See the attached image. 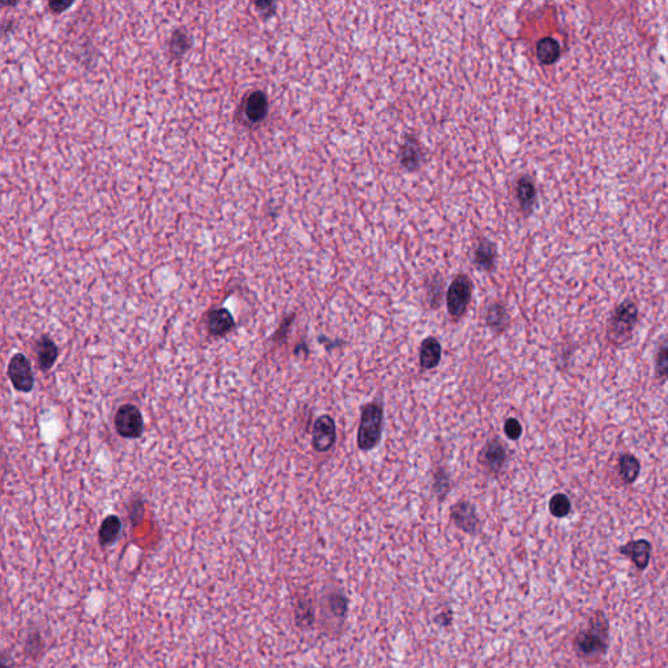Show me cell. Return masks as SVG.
I'll return each mask as SVG.
<instances>
[{
	"label": "cell",
	"mask_w": 668,
	"mask_h": 668,
	"mask_svg": "<svg viewBox=\"0 0 668 668\" xmlns=\"http://www.w3.org/2000/svg\"><path fill=\"white\" fill-rule=\"evenodd\" d=\"M384 412L383 407L377 403H367L362 407L359 429H358V446L360 451L374 449L381 440Z\"/></svg>",
	"instance_id": "obj_2"
},
{
	"label": "cell",
	"mask_w": 668,
	"mask_h": 668,
	"mask_svg": "<svg viewBox=\"0 0 668 668\" xmlns=\"http://www.w3.org/2000/svg\"><path fill=\"white\" fill-rule=\"evenodd\" d=\"M59 349L56 343L52 341L50 337L42 335L37 342V359L38 366L42 371H49L52 369L55 362L58 359Z\"/></svg>",
	"instance_id": "obj_14"
},
{
	"label": "cell",
	"mask_w": 668,
	"mask_h": 668,
	"mask_svg": "<svg viewBox=\"0 0 668 668\" xmlns=\"http://www.w3.org/2000/svg\"><path fill=\"white\" fill-rule=\"evenodd\" d=\"M269 110L268 97L261 90H255L249 93L244 102V117L249 123H260L266 119Z\"/></svg>",
	"instance_id": "obj_11"
},
{
	"label": "cell",
	"mask_w": 668,
	"mask_h": 668,
	"mask_svg": "<svg viewBox=\"0 0 668 668\" xmlns=\"http://www.w3.org/2000/svg\"><path fill=\"white\" fill-rule=\"evenodd\" d=\"M7 374H8L12 386L18 392H21V393L32 392L35 386V375L32 371L30 362L24 354L18 352L11 358Z\"/></svg>",
	"instance_id": "obj_6"
},
{
	"label": "cell",
	"mask_w": 668,
	"mask_h": 668,
	"mask_svg": "<svg viewBox=\"0 0 668 668\" xmlns=\"http://www.w3.org/2000/svg\"><path fill=\"white\" fill-rule=\"evenodd\" d=\"M451 487H452L451 486V477H449L448 472L444 467L437 469L435 474H434V492H435V495L440 501L443 499H446V494L449 492Z\"/></svg>",
	"instance_id": "obj_24"
},
{
	"label": "cell",
	"mask_w": 668,
	"mask_h": 668,
	"mask_svg": "<svg viewBox=\"0 0 668 668\" xmlns=\"http://www.w3.org/2000/svg\"><path fill=\"white\" fill-rule=\"evenodd\" d=\"M114 426L120 436L138 439L144 434V418L135 405H121L114 417Z\"/></svg>",
	"instance_id": "obj_5"
},
{
	"label": "cell",
	"mask_w": 668,
	"mask_h": 668,
	"mask_svg": "<svg viewBox=\"0 0 668 668\" xmlns=\"http://www.w3.org/2000/svg\"><path fill=\"white\" fill-rule=\"evenodd\" d=\"M561 54V46L552 37L542 38L537 44V56L542 64H554Z\"/></svg>",
	"instance_id": "obj_18"
},
{
	"label": "cell",
	"mask_w": 668,
	"mask_h": 668,
	"mask_svg": "<svg viewBox=\"0 0 668 668\" xmlns=\"http://www.w3.org/2000/svg\"><path fill=\"white\" fill-rule=\"evenodd\" d=\"M619 551L621 555L629 557L637 569L645 571L649 566L651 556V543L649 540H631L629 543L621 546Z\"/></svg>",
	"instance_id": "obj_10"
},
{
	"label": "cell",
	"mask_w": 668,
	"mask_h": 668,
	"mask_svg": "<svg viewBox=\"0 0 668 668\" xmlns=\"http://www.w3.org/2000/svg\"><path fill=\"white\" fill-rule=\"evenodd\" d=\"M655 369H657L658 376H668V341L662 343V346L660 347V352L657 354Z\"/></svg>",
	"instance_id": "obj_26"
},
{
	"label": "cell",
	"mask_w": 668,
	"mask_h": 668,
	"mask_svg": "<svg viewBox=\"0 0 668 668\" xmlns=\"http://www.w3.org/2000/svg\"><path fill=\"white\" fill-rule=\"evenodd\" d=\"M72 6V3H63V1H52L49 3V7L52 9V12L55 13H60L63 11L69 8Z\"/></svg>",
	"instance_id": "obj_29"
},
{
	"label": "cell",
	"mask_w": 668,
	"mask_h": 668,
	"mask_svg": "<svg viewBox=\"0 0 668 668\" xmlns=\"http://www.w3.org/2000/svg\"><path fill=\"white\" fill-rule=\"evenodd\" d=\"M508 460L506 446L499 439H492L487 441V444L480 449L478 454V463L484 467L487 472L497 475L503 470Z\"/></svg>",
	"instance_id": "obj_7"
},
{
	"label": "cell",
	"mask_w": 668,
	"mask_h": 668,
	"mask_svg": "<svg viewBox=\"0 0 668 668\" xmlns=\"http://www.w3.org/2000/svg\"><path fill=\"white\" fill-rule=\"evenodd\" d=\"M329 606H330V611L335 616H345L347 612V600L340 592L330 595Z\"/></svg>",
	"instance_id": "obj_27"
},
{
	"label": "cell",
	"mask_w": 668,
	"mask_h": 668,
	"mask_svg": "<svg viewBox=\"0 0 668 668\" xmlns=\"http://www.w3.org/2000/svg\"><path fill=\"white\" fill-rule=\"evenodd\" d=\"M571 509H572L571 500L564 494H556V495L551 497L549 512L554 517H557V518L566 517L568 514L571 513Z\"/></svg>",
	"instance_id": "obj_23"
},
{
	"label": "cell",
	"mask_w": 668,
	"mask_h": 668,
	"mask_svg": "<svg viewBox=\"0 0 668 668\" xmlns=\"http://www.w3.org/2000/svg\"><path fill=\"white\" fill-rule=\"evenodd\" d=\"M517 197H518V201L523 206V210H530L532 205H534V203H535V198H537V191H535L534 183L529 178L523 177V178L518 180V183H517Z\"/></svg>",
	"instance_id": "obj_20"
},
{
	"label": "cell",
	"mask_w": 668,
	"mask_h": 668,
	"mask_svg": "<svg viewBox=\"0 0 668 668\" xmlns=\"http://www.w3.org/2000/svg\"><path fill=\"white\" fill-rule=\"evenodd\" d=\"M451 518L455 527L474 535L479 531L480 521L475 506L472 503L461 500L451 508Z\"/></svg>",
	"instance_id": "obj_9"
},
{
	"label": "cell",
	"mask_w": 668,
	"mask_h": 668,
	"mask_svg": "<svg viewBox=\"0 0 668 668\" xmlns=\"http://www.w3.org/2000/svg\"><path fill=\"white\" fill-rule=\"evenodd\" d=\"M619 472L626 483H633L640 474V463L632 454H623L619 461Z\"/></svg>",
	"instance_id": "obj_21"
},
{
	"label": "cell",
	"mask_w": 668,
	"mask_h": 668,
	"mask_svg": "<svg viewBox=\"0 0 668 668\" xmlns=\"http://www.w3.org/2000/svg\"><path fill=\"white\" fill-rule=\"evenodd\" d=\"M609 641V621L602 612H597L588 626L575 634L574 651L580 658L595 663L607 652Z\"/></svg>",
	"instance_id": "obj_1"
},
{
	"label": "cell",
	"mask_w": 668,
	"mask_h": 668,
	"mask_svg": "<svg viewBox=\"0 0 668 668\" xmlns=\"http://www.w3.org/2000/svg\"><path fill=\"white\" fill-rule=\"evenodd\" d=\"M441 343L435 337H427L420 345L419 363L423 369H436L441 360Z\"/></svg>",
	"instance_id": "obj_13"
},
{
	"label": "cell",
	"mask_w": 668,
	"mask_h": 668,
	"mask_svg": "<svg viewBox=\"0 0 668 668\" xmlns=\"http://www.w3.org/2000/svg\"><path fill=\"white\" fill-rule=\"evenodd\" d=\"M400 161L403 167L409 172H415L419 169L422 165V152L415 138L410 136L405 138L400 149Z\"/></svg>",
	"instance_id": "obj_15"
},
{
	"label": "cell",
	"mask_w": 668,
	"mask_h": 668,
	"mask_svg": "<svg viewBox=\"0 0 668 668\" xmlns=\"http://www.w3.org/2000/svg\"><path fill=\"white\" fill-rule=\"evenodd\" d=\"M504 432H506L508 439L518 440L523 435V426L515 418H509V419H506V424H504Z\"/></svg>",
	"instance_id": "obj_28"
},
{
	"label": "cell",
	"mask_w": 668,
	"mask_h": 668,
	"mask_svg": "<svg viewBox=\"0 0 668 668\" xmlns=\"http://www.w3.org/2000/svg\"><path fill=\"white\" fill-rule=\"evenodd\" d=\"M637 317L638 309L632 300H626L619 304L609 320L607 330L609 341L616 345L626 342L632 335L634 326L637 323Z\"/></svg>",
	"instance_id": "obj_3"
},
{
	"label": "cell",
	"mask_w": 668,
	"mask_h": 668,
	"mask_svg": "<svg viewBox=\"0 0 668 668\" xmlns=\"http://www.w3.org/2000/svg\"><path fill=\"white\" fill-rule=\"evenodd\" d=\"M337 439L335 423L330 415H321L314 424L312 446L318 453H326L333 448Z\"/></svg>",
	"instance_id": "obj_8"
},
{
	"label": "cell",
	"mask_w": 668,
	"mask_h": 668,
	"mask_svg": "<svg viewBox=\"0 0 668 668\" xmlns=\"http://www.w3.org/2000/svg\"><path fill=\"white\" fill-rule=\"evenodd\" d=\"M295 619L300 626H311L314 623V609L309 600H302L295 607Z\"/></svg>",
	"instance_id": "obj_25"
},
{
	"label": "cell",
	"mask_w": 668,
	"mask_h": 668,
	"mask_svg": "<svg viewBox=\"0 0 668 668\" xmlns=\"http://www.w3.org/2000/svg\"><path fill=\"white\" fill-rule=\"evenodd\" d=\"M472 283L467 275H457L451 283L446 294V307L454 318H460L465 315L469 303L472 300Z\"/></svg>",
	"instance_id": "obj_4"
},
{
	"label": "cell",
	"mask_w": 668,
	"mask_h": 668,
	"mask_svg": "<svg viewBox=\"0 0 668 668\" xmlns=\"http://www.w3.org/2000/svg\"><path fill=\"white\" fill-rule=\"evenodd\" d=\"M496 261V249L489 239H482L474 251V264L482 270H492Z\"/></svg>",
	"instance_id": "obj_16"
},
{
	"label": "cell",
	"mask_w": 668,
	"mask_h": 668,
	"mask_svg": "<svg viewBox=\"0 0 668 668\" xmlns=\"http://www.w3.org/2000/svg\"><path fill=\"white\" fill-rule=\"evenodd\" d=\"M120 531H121V521L118 515H109L103 520L102 525L100 527V543L102 546H110L115 540L118 539Z\"/></svg>",
	"instance_id": "obj_19"
},
{
	"label": "cell",
	"mask_w": 668,
	"mask_h": 668,
	"mask_svg": "<svg viewBox=\"0 0 668 668\" xmlns=\"http://www.w3.org/2000/svg\"><path fill=\"white\" fill-rule=\"evenodd\" d=\"M192 46V40L186 32L175 30L170 40V52L175 58H181Z\"/></svg>",
	"instance_id": "obj_22"
},
{
	"label": "cell",
	"mask_w": 668,
	"mask_h": 668,
	"mask_svg": "<svg viewBox=\"0 0 668 668\" xmlns=\"http://www.w3.org/2000/svg\"><path fill=\"white\" fill-rule=\"evenodd\" d=\"M509 315L506 312V307L501 303H492L489 304L486 314V324L491 328L494 332L501 333L504 332L508 326H509Z\"/></svg>",
	"instance_id": "obj_17"
},
{
	"label": "cell",
	"mask_w": 668,
	"mask_h": 668,
	"mask_svg": "<svg viewBox=\"0 0 668 668\" xmlns=\"http://www.w3.org/2000/svg\"><path fill=\"white\" fill-rule=\"evenodd\" d=\"M206 324L209 333L215 337H223L230 333V330L235 326V320L229 309H215L209 312Z\"/></svg>",
	"instance_id": "obj_12"
}]
</instances>
